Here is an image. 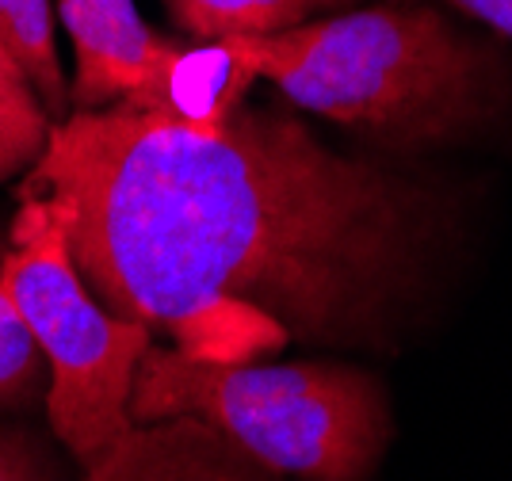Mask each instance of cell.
Instances as JSON below:
<instances>
[{"label": "cell", "mask_w": 512, "mask_h": 481, "mask_svg": "<svg viewBox=\"0 0 512 481\" xmlns=\"http://www.w3.org/2000/svg\"><path fill=\"white\" fill-rule=\"evenodd\" d=\"M20 195L58 207L88 291L153 333L237 298L291 344L371 352H394L455 222L444 188L249 104L214 134L73 111Z\"/></svg>", "instance_id": "1"}, {"label": "cell", "mask_w": 512, "mask_h": 481, "mask_svg": "<svg viewBox=\"0 0 512 481\" xmlns=\"http://www.w3.org/2000/svg\"><path fill=\"white\" fill-rule=\"evenodd\" d=\"M234 42L295 107L386 149L467 138L505 96L497 58L432 4H375Z\"/></svg>", "instance_id": "2"}, {"label": "cell", "mask_w": 512, "mask_h": 481, "mask_svg": "<svg viewBox=\"0 0 512 481\" xmlns=\"http://www.w3.org/2000/svg\"><path fill=\"white\" fill-rule=\"evenodd\" d=\"M195 417L295 481H371L394 417L386 386L337 359L214 367L150 344L130 390V420Z\"/></svg>", "instance_id": "3"}, {"label": "cell", "mask_w": 512, "mask_h": 481, "mask_svg": "<svg viewBox=\"0 0 512 481\" xmlns=\"http://www.w3.org/2000/svg\"><path fill=\"white\" fill-rule=\"evenodd\" d=\"M4 291L50 371L46 420L81 470L134 428L130 390L153 329L111 314L73 264L62 214L46 195H20L4 241Z\"/></svg>", "instance_id": "4"}, {"label": "cell", "mask_w": 512, "mask_h": 481, "mask_svg": "<svg viewBox=\"0 0 512 481\" xmlns=\"http://www.w3.org/2000/svg\"><path fill=\"white\" fill-rule=\"evenodd\" d=\"M73 39V111H100L130 100L176 58L184 42L157 35L134 0H58Z\"/></svg>", "instance_id": "5"}, {"label": "cell", "mask_w": 512, "mask_h": 481, "mask_svg": "<svg viewBox=\"0 0 512 481\" xmlns=\"http://www.w3.org/2000/svg\"><path fill=\"white\" fill-rule=\"evenodd\" d=\"M81 481H295L256 462L218 428L195 417L134 424Z\"/></svg>", "instance_id": "6"}, {"label": "cell", "mask_w": 512, "mask_h": 481, "mask_svg": "<svg viewBox=\"0 0 512 481\" xmlns=\"http://www.w3.org/2000/svg\"><path fill=\"white\" fill-rule=\"evenodd\" d=\"M253 81V62L237 50L234 39L199 42V46H180L176 58L142 92H134L130 100H119V104L161 115L199 134H214L218 126L234 119Z\"/></svg>", "instance_id": "7"}, {"label": "cell", "mask_w": 512, "mask_h": 481, "mask_svg": "<svg viewBox=\"0 0 512 481\" xmlns=\"http://www.w3.org/2000/svg\"><path fill=\"white\" fill-rule=\"evenodd\" d=\"M172 348L184 356L214 367H237V363H256L264 356H276L291 344V333L279 325L272 314L256 310L249 302L222 298L192 317H184L172 329Z\"/></svg>", "instance_id": "8"}, {"label": "cell", "mask_w": 512, "mask_h": 481, "mask_svg": "<svg viewBox=\"0 0 512 481\" xmlns=\"http://www.w3.org/2000/svg\"><path fill=\"white\" fill-rule=\"evenodd\" d=\"M172 20L192 39L222 42L241 35H276L299 27L325 8L352 4V0H165Z\"/></svg>", "instance_id": "9"}, {"label": "cell", "mask_w": 512, "mask_h": 481, "mask_svg": "<svg viewBox=\"0 0 512 481\" xmlns=\"http://www.w3.org/2000/svg\"><path fill=\"white\" fill-rule=\"evenodd\" d=\"M0 42L23 65L50 119L62 123L69 111V84L62 77L58 46H54L50 0H0Z\"/></svg>", "instance_id": "10"}, {"label": "cell", "mask_w": 512, "mask_h": 481, "mask_svg": "<svg viewBox=\"0 0 512 481\" xmlns=\"http://www.w3.org/2000/svg\"><path fill=\"white\" fill-rule=\"evenodd\" d=\"M54 119L43 107L35 84L27 81L23 65L0 42V184L31 172L46 153Z\"/></svg>", "instance_id": "11"}, {"label": "cell", "mask_w": 512, "mask_h": 481, "mask_svg": "<svg viewBox=\"0 0 512 481\" xmlns=\"http://www.w3.org/2000/svg\"><path fill=\"white\" fill-rule=\"evenodd\" d=\"M46 386L50 371L43 352L4 291V245H0V413H16L31 409L35 401H46Z\"/></svg>", "instance_id": "12"}, {"label": "cell", "mask_w": 512, "mask_h": 481, "mask_svg": "<svg viewBox=\"0 0 512 481\" xmlns=\"http://www.w3.org/2000/svg\"><path fill=\"white\" fill-rule=\"evenodd\" d=\"M0 481H62V466L43 436L0 428Z\"/></svg>", "instance_id": "13"}, {"label": "cell", "mask_w": 512, "mask_h": 481, "mask_svg": "<svg viewBox=\"0 0 512 481\" xmlns=\"http://www.w3.org/2000/svg\"><path fill=\"white\" fill-rule=\"evenodd\" d=\"M448 4H455L459 12H467L474 20H482L501 39L512 42V0H448Z\"/></svg>", "instance_id": "14"}]
</instances>
